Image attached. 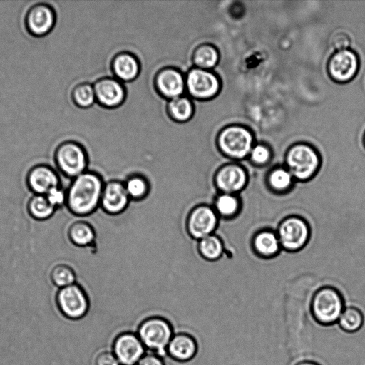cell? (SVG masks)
Masks as SVG:
<instances>
[{"mask_svg":"<svg viewBox=\"0 0 365 365\" xmlns=\"http://www.w3.org/2000/svg\"><path fill=\"white\" fill-rule=\"evenodd\" d=\"M312 287L299 284V281L288 291L285 313L295 314L296 317L285 318L287 347L294 359L302 358L311 349V331L308 326L307 313L313 295Z\"/></svg>","mask_w":365,"mask_h":365,"instance_id":"1","label":"cell"},{"mask_svg":"<svg viewBox=\"0 0 365 365\" xmlns=\"http://www.w3.org/2000/svg\"><path fill=\"white\" fill-rule=\"evenodd\" d=\"M104 184L101 175L88 169L72 179L66 189L68 209L80 217L94 212L100 207Z\"/></svg>","mask_w":365,"mask_h":365,"instance_id":"2","label":"cell"},{"mask_svg":"<svg viewBox=\"0 0 365 365\" xmlns=\"http://www.w3.org/2000/svg\"><path fill=\"white\" fill-rule=\"evenodd\" d=\"M137 335L146 349L163 357L173 334V328L168 319L159 316H149L138 326Z\"/></svg>","mask_w":365,"mask_h":365,"instance_id":"3","label":"cell"},{"mask_svg":"<svg viewBox=\"0 0 365 365\" xmlns=\"http://www.w3.org/2000/svg\"><path fill=\"white\" fill-rule=\"evenodd\" d=\"M345 307L339 293L329 287L313 294L309 305L310 315L319 324L331 326L337 323Z\"/></svg>","mask_w":365,"mask_h":365,"instance_id":"4","label":"cell"},{"mask_svg":"<svg viewBox=\"0 0 365 365\" xmlns=\"http://www.w3.org/2000/svg\"><path fill=\"white\" fill-rule=\"evenodd\" d=\"M53 162L63 176L73 179L88 170V158L85 148L78 143H61L53 153Z\"/></svg>","mask_w":365,"mask_h":365,"instance_id":"5","label":"cell"},{"mask_svg":"<svg viewBox=\"0 0 365 365\" xmlns=\"http://www.w3.org/2000/svg\"><path fill=\"white\" fill-rule=\"evenodd\" d=\"M56 299L58 310L68 319H81L90 309L89 297L77 283L58 289Z\"/></svg>","mask_w":365,"mask_h":365,"instance_id":"6","label":"cell"},{"mask_svg":"<svg viewBox=\"0 0 365 365\" xmlns=\"http://www.w3.org/2000/svg\"><path fill=\"white\" fill-rule=\"evenodd\" d=\"M253 137L250 130L240 125H230L220 131L217 145L225 155L241 159L247 155L252 148Z\"/></svg>","mask_w":365,"mask_h":365,"instance_id":"7","label":"cell"},{"mask_svg":"<svg viewBox=\"0 0 365 365\" xmlns=\"http://www.w3.org/2000/svg\"><path fill=\"white\" fill-rule=\"evenodd\" d=\"M286 162L292 176L304 180L315 173L319 160L313 148L306 144H297L289 150Z\"/></svg>","mask_w":365,"mask_h":365,"instance_id":"8","label":"cell"},{"mask_svg":"<svg viewBox=\"0 0 365 365\" xmlns=\"http://www.w3.org/2000/svg\"><path fill=\"white\" fill-rule=\"evenodd\" d=\"M219 218L212 205H197L190 210L187 217L186 227L188 234L192 239L198 241L215 233Z\"/></svg>","mask_w":365,"mask_h":365,"instance_id":"9","label":"cell"},{"mask_svg":"<svg viewBox=\"0 0 365 365\" xmlns=\"http://www.w3.org/2000/svg\"><path fill=\"white\" fill-rule=\"evenodd\" d=\"M185 87L189 94L197 99H209L217 94L220 88V80L209 70L191 68L185 77Z\"/></svg>","mask_w":365,"mask_h":365,"instance_id":"10","label":"cell"},{"mask_svg":"<svg viewBox=\"0 0 365 365\" xmlns=\"http://www.w3.org/2000/svg\"><path fill=\"white\" fill-rule=\"evenodd\" d=\"M27 185L34 194L43 195L54 188L66 187L63 185V175L55 166L46 163H37L31 168L27 174Z\"/></svg>","mask_w":365,"mask_h":365,"instance_id":"11","label":"cell"},{"mask_svg":"<svg viewBox=\"0 0 365 365\" xmlns=\"http://www.w3.org/2000/svg\"><path fill=\"white\" fill-rule=\"evenodd\" d=\"M56 21V12L51 5L38 3L26 11L24 24L29 34L35 37H43L53 30Z\"/></svg>","mask_w":365,"mask_h":365,"instance_id":"12","label":"cell"},{"mask_svg":"<svg viewBox=\"0 0 365 365\" xmlns=\"http://www.w3.org/2000/svg\"><path fill=\"white\" fill-rule=\"evenodd\" d=\"M145 350L137 334L132 331L120 333L112 344V351L120 365H136L146 353Z\"/></svg>","mask_w":365,"mask_h":365,"instance_id":"13","label":"cell"},{"mask_svg":"<svg viewBox=\"0 0 365 365\" xmlns=\"http://www.w3.org/2000/svg\"><path fill=\"white\" fill-rule=\"evenodd\" d=\"M130 200L123 181L112 179L105 182L100 203L105 212L113 215L120 214Z\"/></svg>","mask_w":365,"mask_h":365,"instance_id":"14","label":"cell"},{"mask_svg":"<svg viewBox=\"0 0 365 365\" xmlns=\"http://www.w3.org/2000/svg\"><path fill=\"white\" fill-rule=\"evenodd\" d=\"M247 180L245 170L235 164L222 165L213 175L214 186L222 193L234 194L241 190Z\"/></svg>","mask_w":365,"mask_h":365,"instance_id":"15","label":"cell"},{"mask_svg":"<svg viewBox=\"0 0 365 365\" xmlns=\"http://www.w3.org/2000/svg\"><path fill=\"white\" fill-rule=\"evenodd\" d=\"M309 236L307 224L298 217H290L279 226L278 237L280 245L288 250L300 249L306 243Z\"/></svg>","mask_w":365,"mask_h":365,"instance_id":"16","label":"cell"},{"mask_svg":"<svg viewBox=\"0 0 365 365\" xmlns=\"http://www.w3.org/2000/svg\"><path fill=\"white\" fill-rule=\"evenodd\" d=\"M198 351L196 339L187 332L173 334L167 347V355L173 360L185 363L192 360Z\"/></svg>","mask_w":365,"mask_h":365,"instance_id":"17","label":"cell"},{"mask_svg":"<svg viewBox=\"0 0 365 365\" xmlns=\"http://www.w3.org/2000/svg\"><path fill=\"white\" fill-rule=\"evenodd\" d=\"M359 59L352 51L346 49L336 52L331 58L329 69L334 79L347 81L356 73Z\"/></svg>","mask_w":365,"mask_h":365,"instance_id":"18","label":"cell"},{"mask_svg":"<svg viewBox=\"0 0 365 365\" xmlns=\"http://www.w3.org/2000/svg\"><path fill=\"white\" fill-rule=\"evenodd\" d=\"M93 86L96 100L103 106L114 108L124 101V87L116 79L104 78L98 80Z\"/></svg>","mask_w":365,"mask_h":365,"instance_id":"19","label":"cell"},{"mask_svg":"<svg viewBox=\"0 0 365 365\" xmlns=\"http://www.w3.org/2000/svg\"><path fill=\"white\" fill-rule=\"evenodd\" d=\"M155 84L163 96L173 99L182 95L185 88V78L178 69L166 68L157 74Z\"/></svg>","mask_w":365,"mask_h":365,"instance_id":"20","label":"cell"},{"mask_svg":"<svg viewBox=\"0 0 365 365\" xmlns=\"http://www.w3.org/2000/svg\"><path fill=\"white\" fill-rule=\"evenodd\" d=\"M68 234L71 241L81 247L91 246L96 238L93 226L85 218L77 216L71 223Z\"/></svg>","mask_w":365,"mask_h":365,"instance_id":"21","label":"cell"},{"mask_svg":"<svg viewBox=\"0 0 365 365\" xmlns=\"http://www.w3.org/2000/svg\"><path fill=\"white\" fill-rule=\"evenodd\" d=\"M113 70L118 79L130 81L138 75L140 65L136 57L128 53H122L113 59Z\"/></svg>","mask_w":365,"mask_h":365,"instance_id":"22","label":"cell"},{"mask_svg":"<svg viewBox=\"0 0 365 365\" xmlns=\"http://www.w3.org/2000/svg\"><path fill=\"white\" fill-rule=\"evenodd\" d=\"M123 182L131 200H142L149 194L150 182L143 174L137 172L131 173L123 180Z\"/></svg>","mask_w":365,"mask_h":365,"instance_id":"23","label":"cell"},{"mask_svg":"<svg viewBox=\"0 0 365 365\" xmlns=\"http://www.w3.org/2000/svg\"><path fill=\"white\" fill-rule=\"evenodd\" d=\"M197 250L202 258L208 261H217L223 255L224 245L215 233L197 241Z\"/></svg>","mask_w":365,"mask_h":365,"instance_id":"24","label":"cell"},{"mask_svg":"<svg viewBox=\"0 0 365 365\" xmlns=\"http://www.w3.org/2000/svg\"><path fill=\"white\" fill-rule=\"evenodd\" d=\"M27 208L30 215L38 220L51 217L56 210L45 195L34 193L28 201Z\"/></svg>","mask_w":365,"mask_h":365,"instance_id":"25","label":"cell"},{"mask_svg":"<svg viewBox=\"0 0 365 365\" xmlns=\"http://www.w3.org/2000/svg\"><path fill=\"white\" fill-rule=\"evenodd\" d=\"M364 322V314L359 308L347 307L342 312L337 324L343 331L354 333L362 327Z\"/></svg>","mask_w":365,"mask_h":365,"instance_id":"26","label":"cell"},{"mask_svg":"<svg viewBox=\"0 0 365 365\" xmlns=\"http://www.w3.org/2000/svg\"><path fill=\"white\" fill-rule=\"evenodd\" d=\"M212 206L219 217H233L239 209V200L234 194L220 192L213 199Z\"/></svg>","mask_w":365,"mask_h":365,"instance_id":"27","label":"cell"},{"mask_svg":"<svg viewBox=\"0 0 365 365\" xmlns=\"http://www.w3.org/2000/svg\"><path fill=\"white\" fill-rule=\"evenodd\" d=\"M193 105L190 98L180 96L170 99L168 104V111L171 118L178 122H185L191 118L193 114Z\"/></svg>","mask_w":365,"mask_h":365,"instance_id":"28","label":"cell"},{"mask_svg":"<svg viewBox=\"0 0 365 365\" xmlns=\"http://www.w3.org/2000/svg\"><path fill=\"white\" fill-rule=\"evenodd\" d=\"M192 59L195 67L209 70L217 63L219 53L213 46L203 44L196 48Z\"/></svg>","mask_w":365,"mask_h":365,"instance_id":"29","label":"cell"},{"mask_svg":"<svg viewBox=\"0 0 365 365\" xmlns=\"http://www.w3.org/2000/svg\"><path fill=\"white\" fill-rule=\"evenodd\" d=\"M280 245L278 236L269 231L259 232L254 240L255 248L260 255L265 257L275 255Z\"/></svg>","mask_w":365,"mask_h":365,"instance_id":"30","label":"cell"},{"mask_svg":"<svg viewBox=\"0 0 365 365\" xmlns=\"http://www.w3.org/2000/svg\"><path fill=\"white\" fill-rule=\"evenodd\" d=\"M51 277L53 283L59 289L73 284L76 282L74 270L69 265L63 263H58L53 267Z\"/></svg>","mask_w":365,"mask_h":365,"instance_id":"31","label":"cell"},{"mask_svg":"<svg viewBox=\"0 0 365 365\" xmlns=\"http://www.w3.org/2000/svg\"><path fill=\"white\" fill-rule=\"evenodd\" d=\"M71 98L73 103L81 108L91 106L96 100L93 86L87 83L76 86L72 91Z\"/></svg>","mask_w":365,"mask_h":365,"instance_id":"32","label":"cell"},{"mask_svg":"<svg viewBox=\"0 0 365 365\" xmlns=\"http://www.w3.org/2000/svg\"><path fill=\"white\" fill-rule=\"evenodd\" d=\"M293 178L288 169L278 168L269 173L268 181L272 189L282 191L290 187Z\"/></svg>","mask_w":365,"mask_h":365,"instance_id":"33","label":"cell"},{"mask_svg":"<svg viewBox=\"0 0 365 365\" xmlns=\"http://www.w3.org/2000/svg\"><path fill=\"white\" fill-rule=\"evenodd\" d=\"M250 153L251 160L257 165L265 164L271 157L269 149L263 145L252 147Z\"/></svg>","mask_w":365,"mask_h":365,"instance_id":"34","label":"cell"},{"mask_svg":"<svg viewBox=\"0 0 365 365\" xmlns=\"http://www.w3.org/2000/svg\"><path fill=\"white\" fill-rule=\"evenodd\" d=\"M95 365H120L112 351L105 350L98 353L94 361Z\"/></svg>","mask_w":365,"mask_h":365,"instance_id":"35","label":"cell"},{"mask_svg":"<svg viewBox=\"0 0 365 365\" xmlns=\"http://www.w3.org/2000/svg\"><path fill=\"white\" fill-rule=\"evenodd\" d=\"M136 365H165L160 355L153 352H146Z\"/></svg>","mask_w":365,"mask_h":365,"instance_id":"36","label":"cell"},{"mask_svg":"<svg viewBox=\"0 0 365 365\" xmlns=\"http://www.w3.org/2000/svg\"><path fill=\"white\" fill-rule=\"evenodd\" d=\"M350 42L349 36L344 33L336 34L332 38V45L338 51L347 49Z\"/></svg>","mask_w":365,"mask_h":365,"instance_id":"37","label":"cell"},{"mask_svg":"<svg viewBox=\"0 0 365 365\" xmlns=\"http://www.w3.org/2000/svg\"><path fill=\"white\" fill-rule=\"evenodd\" d=\"M294 365H321L317 361L310 359H299Z\"/></svg>","mask_w":365,"mask_h":365,"instance_id":"38","label":"cell"},{"mask_svg":"<svg viewBox=\"0 0 365 365\" xmlns=\"http://www.w3.org/2000/svg\"><path fill=\"white\" fill-rule=\"evenodd\" d=\"M364 145H365V134H364Z\"/></svg>","mask_w":365,"mask_h":365,"instance_id":"39","label":"cell"}]
</instances>
